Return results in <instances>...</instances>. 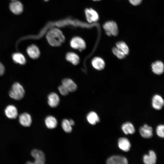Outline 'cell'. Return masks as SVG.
Segmentation results:
<instances>
[{
  "label": "cell",
  "instance_id": "cell-12",
  "mask_svg": "<svg viewBox=\"0 0 164 164\" xmlns=\"http://www.w3.org/2000/svg\"><path fill=\"white\" fill-rule=\"evenodd\" d=\"M143 162L145 164H154L156 162L157 157L155 152L150 150L148 155H144L143 156Z\"/></svg>",
  "mask_w": 164,
  "mask_h": 164
},
{
  "label": "cell",
  "instance_id": "cell-28",
  "mask_svg": "<svg viewBox=\"0 0 164 164\" xmlns=\"http://www.w3.org/2000/svg\"><path fill=\"white\" fill-rule=\"evenodd\" d=\"M164 126L163 125H158L156 128V133L157 135L159 137L164 138Z\"/></svg>",
  "mask_w": 164,
  "mask_h": 164
},
{
  "label": "cell",
  "instance_id": "cell-2",
  "mask_svg": "<svg viewBox=\"0 0 164 164\" xmlns=\"http://www.w3.org/2000/svg\"><path fill=\"white\" fill-rule=\"evenodd\" d=\"M25 91L22 86L18 83H15L12 85L9 92V95L15 100H20L24 97Z\"/></svg>",
  "mask_w": 164,
  "mask_h": 164
},
{
  "label": "cell",
  "instance_id": "cell-6",
  "mask_svg": "<svg viewBox=\"0 0 164 164\" xmlns=\"http://www.w3.org/2000/svg\"><path fill=\"white\" fill-rule=\"evenodd\" d=\"M128 163L127 158L121 155H113L108 158L106 161L108 164H127Z\"/></svg>",
  "mask_w": 164,
  "mask_h": 164
},
{
  "label": "cell",
  "instance_id": "cell-35",
  "mask_svg": "<svg viewBox=\"0 0 164 164\" xmlns=\"http://www.w3.org/2000/svg\"><path fill=\"white\" fill-rule=\"evenodd\" d=\"M44 0L45 1H47L48 0Z\"/></svg>",
  "mask_w": 164,
  "mask_h": 164
},
{
  "label": "cell",
  "instance_id": "cell-16",
  "mask_svg": "<svg viewBox=\"0 0 164 164\" xmlns=\"http://www.w3.org/2000/svg\"><path fill=\"white\" fill-rule=\"evenodd\" d=\"M48 103L49 105L52 108L57 107L60 102V98L58 95L55 93L50 94L48 97Z\"/></svg>",
  "mask_w": 164,
  "mask_h": 164
},
{
  "label": "cell",
  "instance_id": "cell-36",
  "mask_svg": "<svg viewBox=\"0 0 164 164\" xmlns=\"http://www.w3.org/2000/svg\"><path fill=\"white\" fill-rule=\"evenodd\" d=\"M12 0L13 1H15V0Z\"/></svg>",
  "mask_w": 164,
  "mask_h": 164
},
{
  "label": "cell",
  "instance_id": "cell-13",
  "mask_svg": "<svg viewBox=\"0 0 164 164\" xmlns=\"http://www.w3.org/2000/svg\"><path fill=\"white\" fill-rule=\"evenodd\" d=\"M118 145L120 149L125 152L128 151L131 147V143L128 139L125 137H121L118 139Z\"/></svg>",
  "mask_w": 164,
  "mask_h": 164
},
{
  "label": "cell",
  "instance_id": "cell-30",
  "mask_svg": "<svg viewBox=\"0 0 164 164\" xmlns=\"http://www.w3.org/2000/svg\"><path fill=\"white\" fill-rule=\"evenodd\" d=\"M129 1L132 5L136 6L141 4L142 0H129Z\"/></svg>",
  "mask_w": 164,
  "mask_h": 164
},
{
  "label": "cell",
  "instance_id": "cell-31",
  "mask_svg": "<svg viewBox=\"0 0 164 164\" xmlns=\"http://www.w3.org/2000/svg\"><path fill=\"white\" fill-rule=\"evenodd\" d=\"M5 69L3 65L0 62V76L3 75L4 73Z\"/></svg>",
  "mask_w": 164,
  "mask_h": 164
},
{
  "label": "cell",
  "instance_id": "cell-7",
  "mask_svg": "<svg viewBox=\"0 0 164 164\" xmlns=\"http://www.w3.org/2000/svg\"><path fill=\"white\" fill-rule=\"evenodd\" d=\"M85 12L87 20L88 22H96L98 20V15L94 9L91 8L87 9Z\"/></svg>",
  "mask_w": 164,
  "mask_h": 164
},
{
  "label": "cell",
  "instance_id": "cell-27",
  "mask_svg": "<svg viewBox=\"0 0 164 164\" xmlns=\"http://www.w3.org/2000/svg\"><path fill=\"white\" fill-rule=\"evenodd\" d=\"M112 51L113 54L119 59H123L125 57L126 55L116 47L113 48Z\"/></svg>",
  "mask_w": 164,
  "mask_h": 164
},
{
  "label": "cell",
  "instance_id": "cell-20",
  "mask_svg": "<svg viewBox=\"0 0 164 164\" xmlns=\"http://www.w3.org/2000/svg\"><path fill=\"white\" fill-rule=\"evenodd\" d=\"M121 128L124 133L126 135L133 134L135 131L134 126L132 123L129 122L124 123L122 125Z\"/></svg>",
  "mask_w": 164,
  "mask_h": 164
},
{
  "label": "cell",
  "instance_id": "cell-22",
  "mask_svg": "<svg viewBox=\"0 0 164 164\" xmlns=\"http://www.w3.org/2000/svg\"><path fill=\"white\" fill-rule=\"evenodd\" d=\"M45 123L47 128L53 129L56 127L57 122L54 117L52 116H49L45 119Z\"/></svg>",
  "mask_w": 164,
  "mask_h": 164
},
{
  "label": "cell",
  "instance_id": "cell-17",
  "mask_svg": "<svg viewBox=\"0 0 164 164\" xmlns=\"http://www.w3.org/2000/svg\"><path fill=\"white\" fill-rule=\"evenodd\" d=\"M91 64L95 69L99 70L103 69L105 66L104 60L99 57H95L93 58L91 61Z\"/></svg>",
  "mask_w": 164,
  "mask_h": 164
},
{
  "label": "cell",
  "instance_id": "cell-10",
  "mask_svg": "<svg viewBox=\"0 0 164 164\" xmlns=\"http://www.w3.org/2000/svg\"><path fill=\"white\" fill-rule=\"evenodd\" d=\"M139 130L140 134L144 138H150L153 136L152 128L147 124L141 127Z\"/></svg>",
  "mask_w": 164,
  "mask_h": 164
},
{
  "label": "cell",
  "instance_id": "cell-1",
  "mask_svg": "<svg viewBox=\"0 0 164 164\" xmlns=\"http://www.w3.org/2000/svg\"><path fill=\"white\" fill-rule=\"evenodd\" d=\"M46 38L49 44L53 46H59L65 40L62 32L56 28L51 29L47 33Z\"/></svg>",
  "mask_w": 164,
  "mask_h": 164
},
{
  "label": "cell",
  "instance_id": "cell-33",
  "mask_svg": "<svg viewBox=\"0 0 164 164\" xmlns=\"http://www.w3.org/2000/svg\"><path fill=\"white\" fill-rule=\"evenodd\" d=\"M27 164H32V163H33L32 162H31L30 161H28V162H27Z\"/></svg>",
  "mask_w": 164,
  "mask_h": 164
},
{
  "label": "cell",
  "instance_id": "cell-5",
  "mask_svg": "<svg viewBox=\"0 0 164 164\" xmlns=\"http://www.w3.org/2000/svg\"><path fill=\"white\" fill-rule=\"evenodd\" d=\"M32 156L34 158V163L35 164H44L45 161V155L41 150L34 149L31 152Z\"/></svg>",
  "mask_w": 164,
  "mask_h": 164
},
{
  "label": "cell",
  "instance_id": "cell-18",
  "mask_svg": "<svg viewBox=\"0 0 164 164\" xmlns=\"http://www.w3.org/2000/svg\"><path fill=\"white\" fill-rule=\"evenodd\" d=\"M152 69L154 73L157 75H160L164 72L163 63L161 61H156L152 64Z\"/></svg>",
  "mask_w": 164,
  "mask_h": 164
},
{
  "label": "cell",
  "instance_id": "cell-34",
  "mask_svg": "<svg viewBox=\"0 0 164 164\" xmlns=\"http://www.w3.org/2000/svg\"><path fill=\"white\" fill-rule=\"evenodd\" d=\"M93 0L94 1H99L101 0Z\"/></svg>",
  "mask_w": 164,
  "mask_h": 164
},
{
  "label": "cell",
  "instance_id": "cell-25",
  "mask_svg": "<svg viewBox=\"0 0 164 164\" xmlns=\"http://www.w3.org/2000/svg\"><path fill=\"white\" fill-rule=\"evenodd\" d=\"M116 47L122 51L126 55L128 54L129 49L127 45L124 42L121 41L116 43Z\"/></svg>",
  "mask_w": 164,
  "mask_h": 164
},
{
  "label": "cell",
  "instance_id": "cell-19",
  "mask_svg": "<svg viewBox=\"0 0 164 164\" xmlns=\"http://www.w3.org/2000/svg\"><path fill=\"white\" fill-rule=\"evenodd\" d=\"M62 84L68 91L69 92H73L77 89V86L76 84L71 79L69 78H65L62 81Z\"/></svg>",
  "mask_w": 164,
  "mask_h": 164
},
{
  "label": "cell",
  "instance_id": "cell-23",
  "mask_svg": "<svg viewBox=\"0 0 164 164\" xmlns=\"http://www.w3.org/2000/svg\"><path fill=\"white\" fill-rule=\"evenodd\" d=\"M87 119L88 122L92 125H94L100 121V118L97 114L94 111H91L87 114Z\"/></svg>",
  "mask_w": 164,
  "mask_h": 164
},
{
  "label": "cell",
  "instance_id": "cell-21",
  "mask_svg": "<svg viewBox=\"0 0 164 164\" xmlns=\"http://www.w3.org/2000/svg\"><path fill=\"white\" fill-rule=\"evenodd\" d=\"M67 60L74 65H77L80 62V58L76 53L72 52L67 53L66 55Z\"/></svg>",
  "mask_w": 164,
  "mask_h": 164
},
{
  "label": "cell",
  "instance_id": "cell-24",
  "mask_svg": "<svg viewBox=\"0 0 164 164\" xmlns=\"http://www.w3.org/2000/svg\"><path fill=\"white\" fill-rule=\"evenodd\" d=\"M12 58L16 63L21 64H24L26 63V59L24 56L20 53H15L12 55Z\"/></svg>",
  "mask_w": 164,
  "mask_h": 164
},
{
  "label": "cell",
  "instance_id": "cell-8",
  "mask_svg": "<svg viewBox=\"0 0 164 164\" xmlns=\"http://www.w3.org/2000/svg\"><path fill=\"white\" fill-rule=\"evenodd\" d=\"M5 113L9 118L14 119L16 118L18 115V111L16 107L14 105H8L5 110Z\"/></svg>",
  "mask_w": 164,
  "mask_h": 164
},
{
  "label": "cell",
  "instance_id": "cell-4",
  "mask_svg": "<svg viewBox=\"0 0 164 164\" xmlns=\"http://www.w3.org/2000/svg\"><path fill=\"white\" fill-rule=\"evenodd\" d=\"M70 45L72 48L78 49L80 51L84 50L86 44L84 40L79 37H75L73 38L70 42Z\"/></svg>",
  "mask_w": 164,
  "mask_h": 164
},
{
  "label": "cell",
  "instance_id": "cell-29",
  "mask_svg": "<svg viewBox=\"0 0 164 164\" xmlns=\"http://www.w3.org/2000/svg\"><path fill=\"white\" fill-rule=\"evenodd\" d=\"M58 90L61 94L63 96L67 95L69 92L68 90L63 85L59 87Z\"/></svg>",
  "mask_w": 164,
  "mask_h": 164
},
{
  "label": "cell",
  "instance_id": "cell-14",
  "mask_svg": "<svg viewBox=\"0 0 164 164\" xmlns=\"http://www.w3.org/2000/svg\"><path fill=\"white\" fill-rule=\"evenodd\" d=\"M27 52L30 57L36 59L39 56L40 52L38 48L35 45H32L28 47Z\"/></svg>",
  "mask_w": 164,
  "mask_h": 164
},
{
  "label": "cell",
  "instance_id": "cell-9",
  "mask_svg": "<svg viewBox=\"0 0 164 164\" xmlns=\"http://www.w3.org/2000/svg\"><path fill=\"white\" fill-rule=\"evenodd\" d=\"M19 121L20 124L25 127L30 126L32 122V118L30 115L27 113H23L19 116Z\"/></svg>",
  "mask_w": 164,
  "mask_h": 164
},
{
  "label": "cell",
  "instance_id": "cell-11",
  "mask_svg": "<svg viewBox=\"0 0 164 164\" xmlns=\"http://www.w3.org/2000/svg\"><path fill=\"white\" fill-rule=\"evenodd\" d=\"M164 104L163 99L160 96L156 94L153 97L152 100V106L154 109L161 110Z\"/></svg>",
  "mask_w": 164,
  "mask_h": 164
},
{
  "label": "cell",
  "instance_id": "cell-32",
  "mask_svg": "<svg viewBox=\"0 0 164 164\" xmlns=\"http://www.w3.org/2000/svg\"><path fill=\"white\" fill-rule=\"evenodd\" d=\"M69 123L70 125L72 126L74 125V122L73 120L72 119H70L69 120Z\"/></svg>",
  "mask_w": 164,
  "mask_h": 164
},
{
  "label": "cell",
  "instance_id": "cell-3",
  "mask_svg": "<svg viewBox=\"0 0 164 164\" xmlns=\"http://www.w3.org/2000/svg\"><path fill=\"white\" fill-rule=\"evenodd\" d=\"M103 27L107 35L109 36H117L118 34V28L117 23L113 21L105 22Z\"/></svg>",
  "mask_w": 164,
  "mask_h": 164
},
{
  "label": "cell",
  "instance_id": "cell-15",
  "mask_svg": "<svg viewBox=\"0 0 164 164\" xmlns=\"http://www.w3.org/2000/svg\"><path fill=\"white\" fill-rule=\"evenodd\" d=\"M11 11L15 14L21 13L23 10V6L19 2L15 1L11 3L9 5Z\"/></svg>",
  "mask_w": 164,
  "mask_h": 164
},
{
  "label": "cell",
  "instance_id": "cell-26",
  "mask_svg": "<svg viewBox=\"0 0 164 164\" xmlns=\"http://www.w3.org/2000/svg\"><path fill=\"white\" fill-rule=\"evenodd\" d=\"M62 126L64 131L67 133H70L72 131V126L70 124L69 120L63 119L62 123Z\"/></svg>",
  "mask_w": 164,
  "mask_h": 164
}]
</instances>
